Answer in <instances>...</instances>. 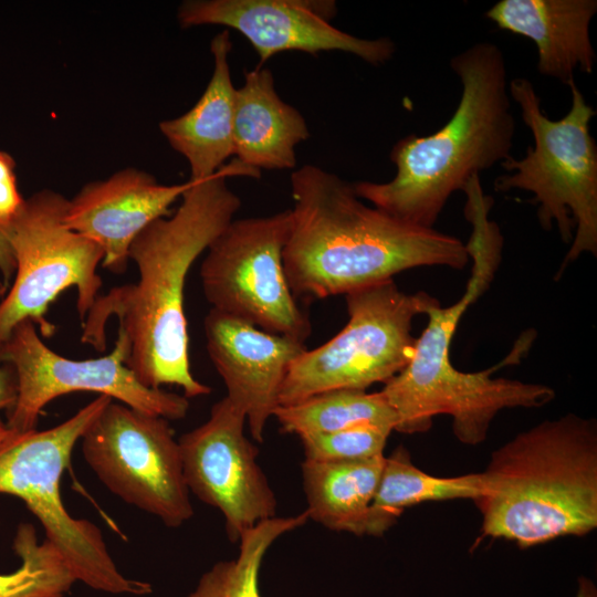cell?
Masks as SVG:
<instances>
[{
  "label": "cell",
  "mask_w": 597,
  "mask_h": 597,
  "mask_svg": "<svg viewBox=\"0 0 597 597\" xmlns=\"http://www.w3.org/2000/svg\"><path fill=\"white\" fill-rule=\"evenodd\" d=\"M13 551L20 567L0 574V597L63 596L76 582L65 561L46 538L39 543L33 525H19L13 538Z\"/></svg>",
  "instance_id": "24"
},
{
  "label": "cell",
  "mask_w": 597,
  "mask_h": 597,
  "mask_svg": "<svg viewBox=\"0 0 597 597\" xmlns=\"http://www.w3.org/2000/svg\"><path fill=\"white\" fill-rule=\"evenodd\" d=\"M15 263L7 237L0 230V273L2 282L9 287L13 279Z\"/></svg>",
  "instance_id": "28"
},
{
  "label": "cell",
  "mask_w": 597,
  "mask_h": 597,
  "mask_svg": "<svg viewBox=\"0 0 597 597\" xmlns=\"http://www.w3.org/2000/svg\"><path fill=\"white\" fill-rule=\"evenodd\" d=\"M568 87L570 108L554 121L543 113L531 81L515 77L509 82L510 96L519 105L534 145L523 158L511 156L502 161L506 174L493 184L498 192H532L540 226L548 231L555 224L562 240L570 244L556 279L582 254L597 255V145L589 132L596 112L575 82Z\"/></svg>",
  "instance_id": "6"
},
{
  "label": "cell",
  "mask_w": 597,
  "mask_h": 597,
  "mask_svg": "<svg viewBox=\"0 0 597 597\" xmlns=\"http://www.w3.org/2000/svg\"><path fill=\"white\" fill-rule=\"evenodd\" d=\"M229 30L210 43L213 57L211 78L197 103L185 114L159 123V130L190 168V180L214 175L233 155L235 88L231 80Z\"/></svg>",
  "instance_id": "19"
},
{
  "label": "cell",
  "mask_w": 597,
  "mask_h": 597,
  "mask_svg": "<svg viewBox=\"0 0 597 597\" xmlns=\"http://www.w3.org/2000/svg\"><path fill=\"white\" fill-rule=\"evenodd\" d=\"M290 181L294 205L283 265L296 300L346 295L420 266L462 270L470 260L457 237L367 206L353 182L318 166L303 165Z\"/></svg>",
  "instance_id": "2"
},
{
  "label": "cell",
  "mask_w": 597,
  "mask_h": 597,
  "mask_svg": "<svg viewBox=\"0 0 597 597\" xmlns=\"http://www.w3.org/2000/svg\"><path fill=\"white\" fill-rule=\"evenodd\" d=\"M203 324L207 350L227 397L244 410L254 441L263 442L289 367L306 349L304 344L212 308Z\"/></svg>",
  "instance_id": "15"
},
{
  "label": "cell",
  "mask_w": 597,
  "mask_h": 597,
  "mask_svg": "<svg viewBox=\"0 0 597 597\" xmlns=\"http://www.w3.org/2000/svg\"><path fill=\"white\" fill-rule=\"evenodd\" d=\"M56 597H63V596H56Z\"/></svg>",
  "instance_id": "31"
},
{
  "label": "cell",
  "mask_w": 597,
  "mask_h": 597,
  "mask_svg": "<svg viewBox=\"0 0 597 597\" xmlns=\"http://www.w3.org/2000/svg\"><path fill=\"white\" fill-rule=\"evenodd\" d=\"M391 429L363 423L329 433L300 437L304 460L349 461L384 454Z\"/></svg>",
  "instance_id": "25"
},
{
  "label": "cell",
  "mask_w": 597,
  "mask_h": 597,
  "mask_svg": "<svg viewBox=\"0 0 597 597\" xmlns=\"http://www.w3.org/2000/svg\"><path fill=\"white\" fill-rule=\"evenodd\" d=\"M482 491L481 473L453 478L428 474L411 461L404 446L385 457L378 488L370 504L366 535L383 536L406 507L427 501L475 500Z\"/></svg>",
  "instance_id": "21"
},
{
  "label": "cell",
  "mask_w": 597,
  "mask_h": 597,
  "mask_svg": "<svg viewBox=\"0 0 597 597\" xmlns=\"http://www.w3.org/2000/svg\"><path fill=\"white\" fill-rule=\"evenodd\" d=\"M189 185V180L164 185L147 171L125 168L86 184L69 199L64 222L98 245L105 269L123 274L134 240L151 222L167 217Z\"/></svg>",
  "instance_id": "16"
},
{
  "label": "cell",
  "mask_w": 597,
  "mask_h": 597,
  "mask_svg": "<svg viewBox=\"0 0 597 597\" xmlns=\"http://www.w3.org/2000/svg\"><path fill=\"white\" fill-rule=\"evenodd\" d=\"M306 512L265 520L244 532L234 559L216 563L206 572L189 597H262L259 574L272 544L282 535L303 526Z\"/></svg>",
  "instance_id": "23"
},
{
  "label": "cell",
  "mask_w": 597,
  "mask_h": 597,
  "mask_svg": "<svg viewBox=\"0 0 597 597\" xmlns=\"http://www.w3.org/2000/svg\"><path fill=\"white\" fill-rule=\"evenodd\" d=\"M24 198L20 195L17 182L15 160L9 153L0 149V230L3 233L21 210Z\"/></svg>",
  "instance_id": "26"
},
{
  "label": "cell",
  "mask_w": 597,
  "mask_h": 597,
  "mask_svg": "<svg viewBox=\"0 0 597 597\" xmlns=\"http://www.w3.org/2000/svg\"><path fill=\"white\" fill-rule=\"evenodd\" d=\"M348 322L317 348L305 349L289 367L279 406L334 389H362L401 371L411 358L415 316L438 300L426 292L407 294L394 280L345 295Z\"/></svg>",
  "instance_id": "8"
},
{
  "label": "cell",
  "mask_w": 597,
  "mask_h": 597,
  "mask_svg": "<svg viewBox=\"0 0 597 597\" xmlns=\"http://www.w3.org/2000/svg\"><path fill=\"white\" fill-rule=\"evenodd\" d=\"M233 176L259 178L261 171L234 159L209 178L189 179L175 213L151 222L132 243L137 282L98 295L82 322V342L105 350V327L116 317L128 349L125 364L149 388L175 385L186 398L211 392L190 370L185 283L193 262L241 207L227 185Z\"/></svg>",
  "instance_id": "1"
},
{
  "label": "cell",
  "mask_w": 597,
  "mask_h": 597,
  "mask_svg": "<svg viewBox=\"0 0 597 597\" xmlns=\"http://www.w3.org/2000/svg\"><path fill=\"white\" fill-rule=\"evenodd\" d=\"M575 597H597L595 583L589 577L579 576Z\"/></svg>",
  "instance_id": "29"
},
{
  "label": "cell",
  "mask_w": 597,
  "mask_h": 597,
  "mask_svg": "<svg viewBox=\"0 0 597 597\" xmlns=\"http://www.w3.org/2000/svg\"><path fill=\"white\" fill-rule=\"evenodd\" d=\"M168 421L111 399L80 440L84 460L113 494L174 528L193 507Z\"/></svg>",
  "instance_id": "11"
},
{
  "label": "cell",
  "mask_w": 597,
  "mask_h": 597,
  "mask_svg": "<svg viewBox=\"0 0 597 597\" xmlns=\"http://www.w3.org/2000/svg\"><path fill=\"white\" fill-rule=\"evenodd\" d=\"M111 399L98 395L67 420L46 430L12 431L0 444V493L25 503L76 580L106 593L147 595L153 590L150 584L125 577L112 559L100 528L71 516L61 499L60 481L72 450Z\"/></svg>",
  "instance_id": "7"
},
{
  "label": "cell",
  "mask_w": 597,
  "mask_h": 597,
  "mask_svg": "<svg viewBox=\"0 0 597 597\" xmlns=\"http://www.w3.org/2000/svg\"><path fill=\"white\" fill-rule=\"evenodd\" d=\"M474 503L482 536L527 548L597 527V423L567 413L494 450Z\"/></svg>",
  "instance_id": "5"
},
{
  "label": "cell",
  "mask_w": 597,
  "mask_h": 597,
  "mask_svg": "<svg viewBox=\"0 0 597 597\" xmlns=\"http://www.w3.org/2000/svg\"><path fill=\"white\" fill-rule=\"evenodd\" d=\"M290 230V209L233 219L207 249L200 279L212 310L304 344L311 323L283 265Z\"/></svg>",
  "instance_id": "10"
},
{
  "label": "cell",
  "mask_w": 597,
  "mask_h": 597,
  "mask_svg": "<svg viewBox=\"0 0 597 597\" xmlns=\"http://www.w3.org/2000/svg\"><path fill=\"white\" fill-rule=\"evenodd\" d=\"M244 410L227 396L206 422L179 439L189 493L218 509L230 542L276 513V498L258 463L259 449L245 437Z\"/></svg>",
  "instance_id": "13"
},
{
  "label": "cell",
  "mask_w": 597,
  "mask_h": 597,
  "mask_svg": "<svg viewBox=\"0 0 597 597\" xmlns=\"http://www.w3.org/2000/svg\"><path fill=\"white\" fill-rule=\"evenodd\" d=\"M67 201L51 189L36 191L24 199L4 232L15 270L12 284L0 300V347L27 320L42 337L52 336L56 327L46 313L63 291L76 289L82 322L98 297L103 281L96 270L104 255L98 245L65 224Z\"/></svg>",
  "instance_id": "9"
},
{
  "label": "cell",
  "mask_w": 597,
  "mask_h": 597,
  "mask_svg": "<svg viewBox=\"0 0 597 597\" xmlns=\"http://www.w3.org/2000/svg\"><path fill=\"white\" fill-rule=\"evenodd\" d=\"M9 287L0 281V300ZM18 397V379L9 364H0V410L7 412L14 406Z\"/></svg>",
  "instance_id": "27"
},
{
  "label": "cell",
  "mask_w": 597,
  "mask_h": 597,
  "mask_svg": "<svg viewBox=\"0 0 597 597\" xmlns=\"http://www.w3.org/2000/svg\"><path fill=\"white\" fill-rule=\"evenodd\" d=\"M462 192L464 217L472 227L465 243L472 268L464 293L452 305L442 307L438 301L426 310L428 324L416 338L410 360L379 392L396 413V431L426 432L436 416L448 415L455 438L476 446L486 439L501 410L542 407L552 399V389L542 384L492 378L498 368L517 363L512 352L499 365L482 371L464 373L452 365L451 343L460 320L489 290L504 247L498 223L490 219L494 200L484 193L480 177H472Z\"/></svg>",
  "instance_id": "3"
},
{
  "label": "cell",
  "mask_w": 597,
  "mask_h": 597,
  "mask_svg": "<svg viewBox=\"0 0 597 597\" xmlns=\"http://www.w3.org/2000/svg\"><path fill=\"white\" fill-rule=\"evenodd\" d=\"M462 92L450 119L391 148L395 177L353 182L356 195L411 224L433 228L449 198L474 175L510 158L516 129L502 50L481 41L450 59Z\"/></svg>",
  "instance_id": "4"
},
{
  "label": "cell",
  "mask_w": 597,
  "mask_h": 597,
  "mask_svg": "<svg viewBox=\"0 0 597 597\" xmlns=\"http://www.w3.org/2000/svg\"><path fill=\"white\" fill-rule=\"evenodd\" d=\"M308 137L305 118L279 96L272 72L259 65L248 71L234 94L235 159L259 171L292 169L295 146Z\"/></svg>",
  "instance_id": "18"
},
{
  "label": "cell",
  "mask_w": 597,
  "mask_h": 597,
  "mask_svg": "<svg viewBox=\"0 0 597 597\" xmlns=\"http://www.w3.org/2000/svg\"><path fill=\"white\" fill-rule=\"evenodd\" d=\"M334 0H186L177 11L181 28L214 24L234 29L253 46L262 66L273 55L341 51L378 66L396 51L389 38L362 39L335 28Z\"/></svg>",
  "instance_id": "14"
},
{
  "label": "cell",
  "mask_w": 597,
  "mask_h": 597,
  "mask_svg": "<svg viewBox=\"0 0 597 597\" xmlns=\"http://www.w3.org/2000/svg\"><path fill=\"white\" fill-rule=\"evenodd\" d=\"M385 455L349 461L302 463L308 520L335 532L365 535Z\"/></svg>",
  "instance_id": "20"
},
{
  "label": "cell",
  "mask_w": 597,
  "mask_h": 597,
  "mask_svg": "<svg viewBox=\"0 0 597 597\" xmlns=\"http://www.w3.org/2000/svg\"><path fill=\"white\" fill-rule=\"evenodd\" d=\"M11 433L12 431L8 428L7 423L3 422L2 419L0 418V444L4 442L10 437Z\"/></svg>",
  "instance_id": "30"
},
{
  "label": "cell",
  "mask_w": 597,
  "mask_h": 597,
  "mask_svg": "<svg viewBox=\"0 0 597 597\" xmlns=\"http://www.w3.org/2000/svg\"><path fill=\"white\" fill-rule=\"evenodd\" d=\"M596 12V0H500L484 15L499 29L531 39L538 73L569 86L577 70L594 71L589 29Z\"/></svg>",
  "instance_id": "17"
},
{
  "label": "cell",
  "mask_w": 597,
  "mask_h": 597,
  "mask_svg": "<svg viewBox=\"0 0 597 597\" xmlns=\"http://www.w3.org/2000/svg\"><path fill=\"white\" fill-rule=\"evenodd\" d=\"M283 432L298 437L329 433L348 427L373 423L391 429L397 417L379 391L334 389L300 402L279 406L273 413Z\"/></svg>",
  "instance_id": "22"
},
{
  "label": "cell",
  "mask_w": 597,
  "mask_h": 597,
  "mask_svg": "<svg viewBox=\"0 0 597 597\" xmlns=\"http://www.w3.org/2000/svg\"><path fill=\"white\" fill-rule=\"evenodd\" d=\"M127 352L124 336L117 333L114 348L107 355L67 358L44 344L33 322H21L0 347V364L12 366L18 379V397L8 411V428L17 433L35 429L49 402L74 391L104 395L167 420L186 417L188 398L143 385L125 364Z\"/></svg>",
  "instance_id": "12"
}]
</instances>
